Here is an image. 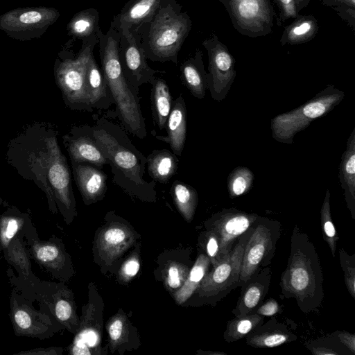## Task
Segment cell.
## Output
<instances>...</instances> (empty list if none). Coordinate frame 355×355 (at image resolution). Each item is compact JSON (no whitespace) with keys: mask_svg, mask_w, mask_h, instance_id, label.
Wrapping results in <instances>:
<instances>
[{"mask_svg":"<svg viewBox=\"0 0 355 355\" xmlns=\"http://www.w3.org/2000/svg\"><path fill=\"white\" fill-rule=\"evenodd\" d=\"M189 268L178 263H172L166 269V283L168 288L178 291L185 282Z\"/></svg>","mask_w":355,"mask_h":355,"instance_id":"44","label":"cell"},{"mask_svg":"<svg viewBox=\"0 0 355 355\" xmlns=\"http://www.w3.org/2000/svg\"><path fill=\"white\" fill-rule=\"evenodd\" d=\"M170 193L179 212L185 220L191 222L198 205L197 191L192 186L176 180L172 184Z\"/></svg>","mask_w":355,"mask_h":355,"instance_id":"35","label":"cell"},{"mask_svg":"<svg viewBox=\"0 0 355 355\" xmlns=\"http://www.w3.org/2000/svg\"><path fill=\"white\" fill-rule=\"evenodd\" d=\"M27 234L19 232L10 241L2 254L6 262L17 272L16 276L11 268L7 270V276L12 286L26 299L35 301V290L41 282L32 271L31 254L25 236Z\"/></svg>","mask_w":355,"mask_h":355,"instance_id":"15","label":"cell"},{"mask_svg":"<svg viewBox=\"0 0 355 355\" xmlns=\"http://www.w3.org/2000/svg\"><path fill=\"white\" fill-rule=\"evenodd\" d=\"M198 354H213V355H227L226 353L225 352H214V351H208V352H205V351H202V350H199L198 352Z\"/></svg>","mask_w":355,"mask_h":355,"instance_id":"51","label":"cell"},{"mask_svg":"<svg viewBox=\"0 0 355 355\" xmlns=\"http://www.w3.org/2000/svg\"><path fill=\"white\" fill-rule=\"evenodd\" d=\"M99 28V13L92 8L76 13L67 26V35L80 40L96 34Z\"/></svg>","mask_w":355,"mask_h":355,"instance_id":"34","label":"cell"},{"mask_svg":"<svg viewBox=\"0 0 355 355\" xmlns=\"http://www.w3.org/2000/svg\"><path fill=\"white\" fill-rule=\"evenodd\" d=\"M279 10L278 24L280 26L286 20L298 16L295 0H272Z\"/></svg>","mask_w":355,"mask_h":355,"instance_id":"45","label":"cell"},{"mask_svg":"<svg viewBox=\"0 0 355 355\" xmlns=\"http://www.w3.org/2000/svg\"><path fill=\"white\" fill-rule=\"evenodd\" d=\"M264 316L257 313L235 317L227 323L223 337L225 342L233 343L245 338L264 322Z\"/></svg>","mask_w":355,"mask_h":355,"instance_id":"36","label":"cell"},{"mask_svg":"<svg viewBox=\"0 0 355 355\" xmlns=\"http://www.w3.org/2000/svg\"><path fill=\"white\" fill-rule=\"evenodd\" d=\"M202 53L197 49L193 55L186 59L181 65V78L190 93L202 99L207 87V72L205 71Z\"/></svg>","mask_w":355,"mask_h":355,"instance_id":"28","label":"cell"},{"mask_svg":"<svg viewBox=\"0 0 355 355\" xmlns=\"http://www.w3.org/2000/svg\"><path fill=\"white\" fill-rule=\"evenodd\" d=\"M326 5L334 10L340 17L348 23L349 26L355 28V0H321Z\"/></svg>","mask_w":355,"mask_h":355,"instance_id":"43","label":"cell"},{"mask_svg":"<svg viewBox=\"0 0 355 355\" xmlns=\"http://www.w3.org/2000/svg\"><path fill=\"white\" fill-rule=\"evenodd\" d=\"M338 178L343 190L345 201L352 218L355 219V128L347 141L346 150L341 156Z\"/></svg>","mask_w":355,"mask_h":355,"instance_id":"26","label":"cell"},{"mask_svg":"<svg viewBox=\"0 0 355 355\" xmlns=\"http://www.w3.org/2000/svg\"><path fill=\"white\" fill-rule=\"evenodd\" d=\"M33 259L53 278L67 282L74 274L70 255L61 239L52 235L48 240H40L36 231L25 236Z\"/></svg>","mask_w":355,"mask_h":355,"instance_id":"13","label":"cell"},{"mask_svg":"<svg viewBox=\"0 0 355 355\" xmlns=\"http://www.w3.org/2000/svg\"><path fill=\"white\" fill-rule=\"evenodd\" d=\"M246 345L255 348H270L295 341L296 334L284 322L275 315L263 322L245 337Z\"/></svg>","mask_w":355,"mask_h":355,"instance_id":"24","label":"cell"},{"mask_svg":"<svg viewBox=\"0 0 355 355\" xmlns=\"http://www.w3.org/2000/svg\"><path fill=\"white\" fill-rule=\"evenodd\" d=\"M207 52V87L213 99H225L234 81L235 58L215 33L202 42Z\"/></svg>","mask_w":355,"mask_h":355,"instance_id":"12","label":"cell"},{"mask_svg":"<svg viewBox=\"0 0 355 355\" xmlns=\"http://www.w3.org/2000/svg\"><path fill=\"white\" fill-rule=\"evenodd\" d=\"M211 268L208 257L205 253H200L189 270L185 282L175 293L174 298L178 304L181 305L191 298Z\"/></svg>","mask_w":355,"mask_h":355,"instance_id":"33","label":"cell"},{"mask_svg":"<svg viewBox=\"0 0 355 355\" xmlns=\"http://www.w3.org/2000/svg\"><path fill=\"white\" fill-rule=\"evenodd\" d=\"M271 279V268L267 266L245 281L240 286V296L232 311V314L239 317L255 313L268 292Z\"/></svg>","mask_w":355,"mask_h":355,"instance_id":"20","label":"cell"},{"mask_svg":"<svg viewBox=\"0 0 355 355\" xmlns=\"http://www.w3.org/2000/svg\"><path fill=\"white\" fill-rule=\"evenodd\" d=\"M77 187L86 205L103 199L107 191V175L100 168L89 163L71 162Z\"/></svg>","mask_w":355,"mask_h":355,"instance_id":"21","label":"cell"},{"mask_svg":"<svg viewBox=\"0 0 355 355\" xmlns=\"http://www.w3.org/2000/svg\"><path fill=\"white\" fill-rule=\"evenodd\" d=\"M200 245L202 250L205 251V254L208 257L211 267H214L220 263V244L216 235L211 230L205 229L199 237Z\"/></svg>","mask_w":355,"mask_h":355,"instance_id":"41","label":"cell"},{"mask_svg":"<svg viewBox=\"0 0 355 355\" xmlns=\"http://www.w3.org/2000/svg\"><path fill=\"white\" fill-rule=\"evenodd\" d=\"M71 133L72 135L67 137L65 139L71 162L89 163L101 169L104 165L108 164L94 137L91 126L76 127Z\"/></svg>","mask_w":355,"mask_h":355,"instance_id":"19","label":"cell"},{"mask_svg":"<svg viewBox=\"0 0 355 355\" xmlns=\"http://www.w3.org/2000/svg\"><path fill=\"white\" fill-rule=\"evenodd\" d=\"M259 215L234 207L223 209L205 222V229L212 231L220 244V259L229 254L236 240L255 223Z\"/></svg>","mask_w":355,"mask_h":355,"instance_id":"17","label":"cell"},{"mask_svg":"<svg viewBox=\"0 0 355 355\" xmlns=\"http://www.w3.org/2000/svg\"><path fill=\"white\" fill-rule=\"evenodd\" d=\"M280 311L279 303L273 298H269L257 309L255 313L264 317L275 315Z\"/></svg>","mask_w":355,"mask_h":355,"instance_id":"47","label":"cell"},{"mask_svg":"<svg viewBox=\"0 0 355 355\" xmlns=\"http://www.w3.org/2000/svg\"><path fill=\"white\" fill-rule=\"evenodd\" d=\"M305 346L313 355H344L351 353L332 334L324 338L309 340L305 343Z\"/></svg>","mask_w":355,"mask_h":355,"instance_id":"40","label":"cell"},{"mask_svg":"<svg viewBox=\"0 0 355 355\" xmlns=\"http://www.w3.org/2000/svg\"><path fill=\"white\" fill-rule=\"evenodd\" d=\"M140 268L139 259L133 254L123 264L121 269V276L124 279H130L134 277L139 272Z\"/></svg>","mask_w":355,"mask_h":355,"instance_id":"46","label":"cell"},{"mask_svg":"<svg viewBox=\"0 0 355 355\" xmlns=\"http://www.w3.org/2000/svg\"><path fill=\"white\" fill-rule=\"evenodd\" d=\"M340 264L349 295L355 299V254H349L344 249L339 250Z\"/></svg>","mask_w":355,"mask_h":355,"instance_id":"42","label":"cell"},{"mask_svg":"<svg viewBox=\"0 0 355 355\" xmlns=\"http://www.w3.org/2000/svg\"><path fill=\"white\" fill-rule=\"evenodd\" d=\"M187 107L182 94L173 101L167 119L166 128L167 135L157 139L168 143L172 152L181 156L187 138Z\"/></svg>","mask_w":355,"mask_h":355,"instance_id":"25","label":"cell"},{"mask_svg":"<svg viewBox=\"0 0 355 355\" xmlns=\"http://www.w3.org/2000/svg\"><path fill=\"white\" fill-rule=\"evenodd\" d=\"M98 234V257L107 264L118 259L135 241V234L123 223L111 222Z\"/></svg>","mask_w":355,"mask_h":355,"instance_id":"18","label":"cell"},{"mask_svg":"<svg viewBox=\"0 0 355 355\" xmlns=\"http://www.w3.org/2000/svg\"><path fill=\"white\" fill-rule=\"evenodd\" d=\"M60 13L53 7L18 8L0 15V31L19 41L40 38L58 19Z\"/></svg>","mask_w":355,"mask_h":355,"instance_id":"10","label":"cell"},{"mask_svg":"<svg viewBox=\"0 0 355 355\" xmlns=\"http://www.w3.org/2000/svg\"><path fill=\"white\" fill-rule=\"evenodd\" d=\"M228 13L234 28L250 37L272 33L275 16L272 0H219Z\"/></svg>","mask_w":355,"mask_h":355,"instance_id":"11","label":"cell"},{"mask_svg":"<svg viewBox=\"0 0 355 355\" xmlns=\"http://www.w3.org/2000/svg\"><path fill=\"white\" fill-rule=\"evenodd\" d=\"M282 299H293L305 314L317 312L324 300L323 274L317 250L297 225L291 237V251L280 277Z\"/></svg>","mask_w":355,"mask_h":355,"instance_id":"2","label":"cell"},{"mask_svg":"<svg viewBox=\"0 0 355 355\" xmlns=\"http://www.w3.org/2000/svg\"><path fill=\"white\" fill-rule=\"evenodd\" d=\"M192 27L191 19L175 0H162L152 19L132 33L146 59L178 64V53Z\"/></svg>","mask_w":355,"mask_h":355,"instance_id":"4","label":"cell"},{"mask_svg":"<svg viewBox=\"0 0 355 355\" xmlns=\"http://www.w3.org/2000/svg\"><path fill=\"white\" fill-rule=\"evenodd\" d=\"M89 302L83 309L80 324L72 343L68 347L72 355L103 354L101 329L103 324L101 298L94 288H89Z\"/></svg>","mask_w":355,"mask_h":355,"instance_id":"14","label":"cell"},{"mask_svg":"<svg viewBox=\"0 0 355 355\" xmlns=\"http://www.w3.org/2000/svg\"><path fill=\"white\" fill-rule=\"evenodd\" d=\"M72 41L73 39L68 40L58 53L55 75L69 107L91 112L93 109L89 104L85 78L89 59L98 44L97 33L82 40L78 51L71 49Z\"/></svg>","mask_w":355,"mask_h":355,"instance_id":"5","label":"cell"},{"mask_svg":"<svg viewBox=\"0 0 355 355\" xmlns=\"http://www.w3.org/2000/svg\"><path fill=\"white\" fill-rule=\"evenodd\" d=\"M33 302L13 286L9 316L15 336L44 340L64 329L49 312L37 310Z\"/></svg>","mask_w":355,"mask_h":355,"instance_id":"9","label":"cell"},{"mask_svg":"<svg viewBox=\"0 0 355 355\" xmlns=\"http://www.w3.org/2000/svg\"><path fill=\"white\" fill-rule=\"evenodd\" d=\"M322 236L329 245L333 257H335L339 236L332 221L330 209V192L327 189L320 209Z\"/></svg>","mask_w":355,"mask_h":355,"instance_id":"39","label":"cell"},{"mask_svg":"<svg viewBox=\"0 0 355 355\" xmlns=\"http://www.w3.org/2000/svg\"><path fill=\"white\" fill-rule=\"evenodd\" d=\"M252 226L239 236L227 256L207 273L191 297L192 304L215 306L239 287L244 246Z\"/></svg>","mask_w":355,"mask_h":355,"instance_id":"7","label":"cell"},{"mask_svg":"<svg viewBox=\"0 0 355 355\" xmlns=\"http://www.w3.org/2000/svg\"><path fill=\"white\" fill-rule=\"evenodd\" d=\"M101 71L116 105V114L123 129L139 139L147 136L140 98L130 86L121 69L119 47L120 31L110 27L104 34L97 31Z\"/></svg>","mask_w":355,"mask_h":355,"instance_id":"3","label":"cell"},{"mask_svg":"<svg viewBox=\"0 0 355 355\" xmlns=\"http://www.w3.org/2000/svg\"><path fill=\"white\" fill-rule=\"evenodd\" d=\"M119 55L123 74L137 93L142 85L150 84L157 73H165L148 64L138 39L128 29L120 31Z\"/></svg>","mask_w":355,"mask_h":355,"instance_id":"16","label":"cell"},{"mask_svg":"<svg viewBox=\"0 0 355 355\" xmlns=\"http://www.w3.org/2000/svg\"><path fill=\"white\" fill-rule=\"evenodd\" d=\"M311 0H295V6L297 12L302 10L303 8L306 7Z\"/></svg>","mask_w":355,"mask_h":355,"instance_id":"50","label":"cell"},{"mask_svg":"<svg viewBox=\"0 0 355 355\" xmlns=\"http://www.w3.org/2000/svg\"><path fill=\"white\" fill-rule=\"evenodd\" d=\"M281 233L282 225L279 221L258 216L244 246L239 287L270 266Z\"/></svg>","mask_w":355,"mask_h":355,"instance_id":"8","label":"cell"},{"mask_svg":"<svg viewBox=\"0 0 355 355\" xmlns=\"http://www.w3.org/2000/svg\"><path fill=\"white\" fill-rule=\"evenodd\" d=\"M85 81L89 104L93 110H107L114 104L106 80L94 54L87 63Z\"/></svg>","mask_w":355,"mask_h":355,"instance_id":"27","label":"cell"},{"mask_svg":"<svg viewBox=\"0 0 355 355\" xmlns=\"http://www.w3.org/2000/svg\"><path fill=\"white\" fill-rule=\"evenodd\" d=\"M179 159L167 149L154 150L146 157L147 171L153 180L166 184L176 173Z\"/></svg>","mask_w":355,"mask_h":355,"instance_id":"30","label":"cell"},{"mask_svg":"<svg viewBox=\"0 0 355 355\" xmlns=\"http://www.w3.org/2000/svg\"><path fill=\"white\" fill-rule=\"evenodd\" d=\"M162 0H129L113 17L110 27L120 31L123 28L134 33L148 23Z\"/></svg>","mask_w":355,"mask_h":355,"instance_id":"23","label":"cell"},{"mask_svg":"<svg viewBox=\"0 0 355 355\" xmlns=\"http://www.w3.org/2000/svg\"><path fill=\"white\" fill-rule=\"evenodd\" d=\"M131 324L125 315L118 313L107 323L110 348L112 352L116 349H125V345L130 343Z\"/></svg>","mask_w":355,"mask_h":355,"instance_id":"37","label":"cell"},{"mask_svg":"<svg viewBox=\"0 0 355 355\" xmlns=\"http://www.w3.org/2000/svg\"><path fill=\"white\" fill-rule=\"evenodd\" d=\"M318 31L317 19L313 15H298L285 27L280 37L282 45H296L313 40Z\"/></svg>","mask_w":355,"mask_h":355,"instance_id":"32","label":"cell"},{"mask_svg":"<svg viewBox=\"0 0 355 355\" xmlns=\"http://www.w3.org/2000/svg\"><path fill=\"white\" fill-rule=\"evenodd\" d=\"M254 180L252 171L245 166L234 168L227 178V190L231 198H235L249 192Z\"/></svg>","mask_w":355,"mask_h":355,"instance_id":"38","label":"cell"},{"mask_svg":"<svg viewBox=\"0 0 355 355\" xmlns=\"http://www.w3.org/2000/svg\"><path fill=\"white\" fill-rule=\"evenodd\" d=\"M352 354H355V334L345 331H336L332 334Z\"/></svg>","mask_w":355,"mask_h":355,"instance_id":"49","label":"cell"},{"mask_svg":"<svg viewBox=\"0 0 355 355\" xmlns=\"http://www.w3.org/2000/svg\"><path fill=\"white\" fill-rule=\"evenodd\" d=\"M63 348L59 347H38L28 350L20 351L15 355H61Z\"/></svg>","mask_w":355,"mask_h":355,"instance_id":"48","label":"cell"},{"mask_svg":"<svg viewBox=\"0 0 355 355\" xmlns=\"http://www.w3.org/2000/svg\"><path fill=\"white\" fill-rule=\"evenodd\" d=\"M344 98V92L328 85L298 107L273 117L270 123L272 138L280 143L293 144L297 132L306 128L313 121L327 115Z\"/></svg>","mask_w":355,"mask_h":355,"instance_id":"6","label":"cell"},{"mask_svg":"<svg viewBox=\"0 0 355 355\" xmlns=\"http://www.w3.org/2000/svg\"><path fill=\"white\" fill-rule=\"evenodd\" d=\"M40 307L46 309L64 329L76 334L80 320L76 313L73 293L62 282L55 284L44 306Z\"/></svg>","mask_w":355,"mask_h":355,"instance_id":"22","label":"cell"},{"mask_svg":"<svg viewBox=\"0 0 355 355\" xmlns=\"http://www.w3.org/2000/svg\"><path fill=\"white\" fill-rule=\"evenodd\" d=\"M92 128L110 166L113 183L131 197L156 202V182L144 179L146 157L132 144L123 128L105 117L98 118Z\"/></svg>","mask_w":355,"mask_h":355,"instance_id":"1","label":"cell"},{"mask_svg":"<svg viewBox=\"0 0 355 355\" xmlns=\"http://www.w3.org/2000/svg\"><path fill=\"white\" fill-rule=\"evenodd\" d=\"M150 102L153 121L162 130L166 128L167 119L172 107V96L164 79L156 76L153 82Z\"/></svg>","mask_w":355,"mask_h":355,"instance_id":"31","label":"cell"},{"mask_svg":"<svg viewBox=\"0 0 355 355\" xmlns=\"http://www.w3.org/2000/svg\"><path fill=\"white\" fill-rule=\"evenodd\" d=\"M35 230L29 215L17 209H9L0 215V259L3 251L17 234L24 232L26 236Z\"/></svg>","mask_w":355,"mask_h":355,"instance_id":"29","label":"cell"}]
</instances>
